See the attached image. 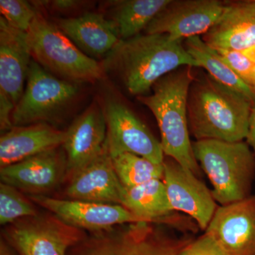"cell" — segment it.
Returning <instances> with one entry per match:
<instances>
[{"label":"cell","mask_w":255,"mask_h":255,"mask_svg":"<svg viewBox=\"0 0 255 255\" xmlns=\"http://www.w3.org/2000/svg\"><path fill=\"white\" fill-rule=\"evenodd\" d=\"M183 42L164 33L139 34L120 41L102 66L115 72L129 93L147 95L167 74L184 66L200 67Z\"/></svg>","instance_id":"6da1fadb"},{"label":"cell","mask_w":255,"mask_h":255,"mask_svg":"<svg viewBox=\"0 0 255 255\" xmlns=\"http://www.w3.org/2000/svg\"><path fill=\"white\" fill-rule=\"evenodd\" d=\"M27 34L32 58L53 75L69 82L95 81L103 75L102 65L38 11Z\"/></svg>","instance_id":"5b68a950"},{"label":"cell","mask_w":255,"mask_h":255,"mask_svg":"<svg viewBox=\"0 0 255 255\" xmlns=\"http://www.w3.org/2000/svg\"><path fill=\"white\" fill-rule=\"evenodd\" d=\"M205 231L226 255H255V196L220 206Z\"/></svg>","instance_id":"4fadbf2b"},{"label":"cell","mask_w":255,"mask_h":255,"mask_svg":"<svg viewBox=\"0 0 255 255\" xmlns=\"http://www.w3.org/2000/svg\"><path fill=\"white\" fill-rule=\"evenodd\" d=\"M250 58L251 60H253L255 63V45L253 47H251L249 49L244 50L243 51Z\"/></svg>","instance_id":"1f68e13d"},{"label":"cell","mask_w":255,"mask_h":255,"mask_svg":"<svg viewBox=\"0 0 255 255\" xmlns=\"http://www.w3.org/2000/svg\"><path fill=\"white\" fill-rule=\"evenodd\" d=\"M192 148L196 161L212 184L215 201L226 206L249 197L255 155L248 142L196 140Z\"/></svg>","instance_id":"277c9868"},{"label":"cell","mask_w":255,"mask_h":255,"mask_svg":"<svg viewBox=\"0 0 255 255\" xmlns=\"http://www.w3.org/2000/svg\"><path fill=\"white\" fill-rule=\"evenodd\" d=\"M65 131L48 123L13 127L0 137V167L17 163L63 145Z\"/></svg>","instance_id":"ffe728a7"},{"label":"cell","mask_w":255,"mask_h":255,"mask_svg":"<svg viewBox=\"0 0 255 255\" xmlns=\"http://www.w3.org/2000/svg\"><path fill=\"white\" fill-rule=\"evenodd\" d=\"M253 107L245 96L209 74H201L194 77L188 95L189 132L196 140L243 141L249 132Z\"/></svg>","instance_id":"7a4b0ae2"},{"label":"cell","mask_w":255,"mask_h":255,"mask_svg":"<svg viewBox=\"0 0 255 255\" xmlns=\"http://www.w3.org/2000/svg\"><path fill=\"white\" fill-rule=\"evenodd\" d=\"M32 60L27 32L0 17V99L16 107L25 89Z\"/></svg>","instance_id":"2e32d148"},{"label":"cell","mask_w":255,"mask_h":255,"mask_svg":"<svg viewBox=\"0 0 255 255\" xmlns=\"http://www.w3.org/2000/svg\"><path fill=\"white\" fill-rule=\"evenodd\" d=\"M190 243L166 236L151 223H132L74 247L68 255H178Z\"/></svg>","instance_id":"52a82bcc"},{"label":"cell","mask_w":255,"mask_h":255,"mask_svg":"<svg viewBox=\"0 0 255 255\" xmlns=\"http://www.w3.org/2000/svg\"><path fill=\"white\" fill-rule=\"evenodd\" d=\"M203 41L216 50L244 51L255 45V1L226 2L221 17Z\"/></svg>","instance_id":"ac0fdd59"},{"label":"cell","mask_w":255,"mask_h":255,"mask_svg":"<svg viewBox=\"0 0 255 255\" xmlns=\"http://www.w3.org/2000/svg\"><path fill=\"white\" fill-rule=\"evenodd\" d=\"M53 6H55L58 9H72L74 6L78 4V1H73V0H58V1H53Z\"/></svg>","instance_id":"4dcf8cb0"},{"label":"cell","mask_w":255,"mask_h":255,"mask_svg":"<svg viewBox=\"0 0 255 255\" xmlns=\"http://www.w3.org/2000/svg\"><path fill=\"white\" fill-rule=\"evenodd\" d=\"M0 255H19L6 240L1 238L0 242Z\"/></svg>","instance_id":"f546056e"},{"label":"cell","mask_w":255,"mask_h":255,"mask_svg":"<svg viewBox=\"0 0 255 255\" xmlns=\"http://www.w3.org/2000/svg\"><path fill=\"white\" fill-rule=\"evenodd\" d=\"M104 112L107 127L106 145L111 157L128 152L154 163H164L160 141L127 105L109 99L106 101Z\"/></svg>","instance_id":"ba28073f"},{"label":"cell","mask_w":255,"mask_h":255,"mask_svg":"<svg viewBox=\"0 0 255 255\" xmlns=\"http://www.w3.org/2000/svg\"><path fill=\"white\" fill-rule=\"evenodd\" d=\"M178 255H226L214 238L205 234L191 242Z\"/></svg>","instance_id":"83f0119b"},{"label":"cell","mask_w":255,"mask_h":255,"mask_svg":"<svg viewBox=\"0 0 255 255\" xmlns=\"http://www.w3.org/2000/svg\"><path fill=\"white\" fill-rule=\"evenodd\" d=\"M119 181L125 188H131L154 179H163V164H156L135 154H120L112 157Z\"/></svg>","instance_id":"cb8c5ba5"},{"label":"cell","mask_w":255,"mask_h":255,"mask_svg":"<svg viewBox=\"0 0 255 255\" xmlns=\"http://www.w3.org/2000/svg\"><path fill=\"white\" fill-rule=\"evenodd\" d=\"M107 135L105 112L95 102L65 131L62 146L66 155L70 176L100 155L105 149Z\"/></svg>","instance_id":"9a60e30c"},{"label":"cell","mask_w":255,"mask_h":255,"mask_svg":"<svg viewBox=\"0 0 255 255\" xmlns=\"http://www.w3.org/2000/svg\"><path fill=\"white\" fill-rule=\"evenodd\" d=\"M0 12L11 27L28 32L38 11L24 0H0Z\"/></svg>","instance_id":"484cf974"},{"label":"cell","mask_w":255,"mask_h":255,"mask_svg":"<svg viewBox=\"0 0 255 255\" xmlns=\"http://www.w3.org/2000/svg\"><path fill=\"white\" fill-rule=\"evenodd\" d=\"M184 66L167 74L152 87L150 95L138 100L155 116L164 155L199 176L200 167L193 152L188 123L187 100L194 75Z\"/></svg>","instance_id":"3957f363"},{"label":"cell","mask_w":255,"mask_h":255,"mask_svg":"<svg viewBox=\"0 0 255 255\" xmlns=\"http://www.w3.org/2000/svg\"><path fill=\"white\" fill-rule=\"evenodd\" d=\"M163 165L162 181L172 209L189 215L206 231L218 209L212 192L195 174L174 159H164Z\"/></svg>","instance_id":"8fae6325"},{"label":"cell","mask_w":255,"mask_h":255,"mask_svg":"<svg viewBox=\"0 0 255 255\" xmlns=\"http://www.w3.org/2000/svg\"><path fill=\"white\" fill-rule=\"evenodd\" d=\"M184 44L188 53L215 80L245 96L255 107V89L238 76L217 50L206 44L200 36L187 38Z\"/></svg>","instance_id":"7402d4cb"},{"label":"cell","mask_w":255,"mask_h":255,"mask_svg":"<svg viewBox=\"0 0 255 255\" xmlns=\"http://www.w3.org/2000/svg\"><path fill=\"white\" fill-rule=\"evenodd\" d=\"M29 199L76 228L107 231L118 225L147 222L119 204L64 200L43 195H31Z\"/></svg>","instance_id":"7c38bea8"},{"label":"cell","mask_w":255,"mask_h":255,"mask_svg":"<svg viewBox=\"0 0 255 255\" xmlns=\"http://www.w3.org/2000/svg\"><path fill=\"white\" fill-rule=\"evenodd\" d=\"M37 216L33 204L16 188L9 184H0V223L1 226L16 222L23 218Z\"/></svg>","instance_id":"d4e9b609"},{"label":"cell","mask_w":255,"mask_h":255,"mask_svg":"<svg viewBox=\"0 0 255 255\" xmlns=\"http://www.w3.org/2000/svg\"><path fill=\"white\" fill-rule=\"evenodd\" d=\"M78 228L54 217H31L15 222L4 239L19 255H68L82 241Z\"/></svg>","instance_id":"9c48e42d"},{"label":"cell","mask_w":255,"mask_h":255,"mask_svg":"<svg viewBox=\"0 0 255 255\" xmlns=\"http://www.w3.org/2000/svg\"><path fill=\"white\" fill-rule=\"evenodd\" d=\"M226 1L170 0L145 28L146 34L164 33L174 39L204 35L221 17Z\"/></svg>","instance_id":"30bf717a"},{"label":"cell","mask_w":255,"mask_h":255,"mask_svg":"<svg viewBox=\"0 0 255 255\" xmlns=\"http://www.w3.org/2000/svg\"><path fill=\"white\" fill-rule=\"evenodd\" d=\"M121 205L148 223L174 221L167 190L162 179H154L131 188L124 187Z\"/></svg>","instance_id":"44dd1931"},{"label":"cell","mask_w":255,"mask_h":255,"mask_svg":"<svg viewBox=\"0 0 255 255\" xmlns=\"http://www.w3.org/2000/svg\"><path fill=\"white\" fill-rule=\"evenodd\" d=\"M170 0L117 1L111 19L115 23L121 41L129 39L145 31L154 18Z\"/></svg>","instance_id":"603a6c76"},{"label":"cell","mask_w":255,"mask_h":255,"mask_svg":"<svg viewBox=\"0 0 255 255\" xmlns=\"http://www.w3.org/2000/svg\"><path fill=\"white\" fill-rule=\"evenodd\" d=\"M123 190L105 145L95 159L70 176L66 194L73 200L121 205Z\"/></svg>","instance_id":"e0dca14e"},{"label":"cell","mask_w":255,"mask_h":255,"mask_svg":"<svg viewBox=\"0 0 255 255\" xmlns=\"http://www.w3.org/2000/svg\"><path fill=\"white\" fill-rule=\"evenodd\" d=\"M216 50L238 76L255 90V63L240 50Z\"/></svg>","instance_id":"4316f807"},{"label":"cell","mask_w":255,"mask_h":255,"mask_svg":"<svg viewBox=\"0 0 255 255\" xmlns=\"http://www.w3.org/2000/svg\"><path fill=\"white\" fill-rule=\"evenodd\" d=\"M78 87L56 78L32 58L24 91L12 114L13 127L47 123L76 97Z\"/></svg>","instance_id":"8992f818"},{"label":"cell","mask_w":255,"mask_h":255,"mask_svg":"<svg viewBox=\"0 0 255 255\" xmlns=\"http://www.w3.org/2000/svg\"><path fill=\"white\" fill-rule=\"evenodd\" d=\"M247 142L251 146L255 155V107H253L250 119L249 132L247 137Z\"/></svg>","instance_id":"f1b7e54d"},{"label":"cell","mask_w":255,"mask_h":255,"mask_svg":"<svg viewBox=\"0 0 255 255\" xmlns=\"http://www.w3.org/2000/svg\"><path fill=\"white\" fill-rule=\"evenodd\" d=\"M66 174V155L59 147L0 169L1 182L31 195H41L54 189Z\"/></svg>","instance_id":"5bb4252c"},{"label":"cell","mask_w":255,"mask_h":255,"mask_svg":"<svg viewBox=\"0 0 255 255\" xmlns=\"http://www.w3.org/2000/svg\"><path fill=\"white\" fill-rule=\"evenodd\" d=\"M57 26L79 49L92 58L107 56L121 41L114 21L98 13L60 18Z\"/></svg>","instance_id":"d6986e66"}]
</instances>
